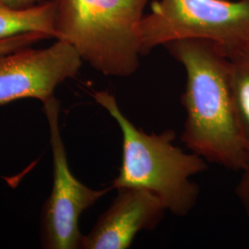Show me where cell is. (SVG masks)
Instances as JSON below:
<instances>
[{
    "mask_svg": "<svg viewBox=\"0 0 249 249\" xmlns=\"http://www.w3.org/2000/svg\"><path fill=\"white\" fill-rule=\"evenodd\" d=\"M141 53L183 39L219 45L227 55L249 45V0H158L139 29Z\"/></svg>",
    "mask_w": 249,
    "mask_h": 249,
    "instance_id": "277c9868",
    "label": "cell"
},
{
    "mask_svg": "<svg viewBox=\"0 0 249 249\" xmlns=\"http://www.w3.org/2000/svg\"><path fill=\"white\" fill-rule=\"evenodd\" d=\"M45 39H50V37L42 33H30L0 40V54L11 53L19 49L31 47L32 45Z\"/></svg>",
    "mask_w": 249,
    "mask_h": 249,
    "instance_id": "30bf717a",
    "label": "cell"
},
{
    "mask_svg": "<svg viewBox=\"0 0 249 249\" xmlns=\"http://www.w3.org/2000/svg\"><path fill=\"white\" fill-rule=\"evenodd\" d=\"M149 1L55 0V39L105 76H132L140 66L139 29Z\"/></svg>",
    "mask_w": 249,
    "mask_h": 249,
    "instance_id": "3957f363",
    "label": "cell"
},
{
    "mask_svg": "<svg viewBox=\"0 0 249 249\" xmlns=\"http://www.w3.org/2000/svg\"><path fill=\"white\" fill-rule=\"evenodd\" d=\"M82 62L76 49L60 40L44 49L0 54V105L26 98L44 103L58 85L76 77Z\"/></svg>",
    "mask_w": 249,
    "mask_h": 249,
    "instance_id": "8992f818",
    "label": "cell"
},
{
    "mask_svg": "<svg viewBox=\"0 0 249 249\" xmlns=\"http://www.w3.org/2000/svg\"><path fill=\"white\" fill-rule=\"evenodd\" d=\"M186 71L181 141L206 161L240 172L249 150L235 114L230 60L213 42L183 39L164 45Z\"/></svg>",
    "mask_w": 249,
    "mask_h": 249,
    "instance_id": "6da1fadb",
    "label": "cell"
},
{
    "mask_svg": "<svg viewBox=\"0 0 249 249\" xmlns=\"http://www.w3.org/2000/svg\"><path fill=\"white\" fill-rule=\"evenodd\" d=\"M55 0H47L27 9H14L0 1V40L30 33L55 38Z\"/></svg>",
    "mask_w": 249,
    "mask_h": 249,
    "instance_id": "ba28073f",
    "label": "cell"
},
{
    "mask_svg": "<svg viewBox=\"0 0 249 249\" xmlns=\"http://www.w3.org/2000/svg\"><path fill=\"white\" fill-rule=\"evenodd\" d=\"M228 57L235 114L249 150V45L230 53Z\"/></svg>",
    "mask_w": 249,
    "mask_h": 249,
    "instance_id": "9c48e42d",
    "label": "cell"
},
{
    "mask_svg": "<svg viewBox=\"0 0 249 249\" xmlns=\"http://www.w3.org/2000/svg\"><path fill=\"white\" fill-rule=\"evenodd\" d=\"M0 1L6 4L7 6L14 9H27L43 2V0H0Z\"/></svg>",
    "mask_w": 249,
    "mask_h": 249,
    "instance_id": "7c38bea8",
    "label": "cell"
},
{
    "mask_svg": "<svg viewBox=\"0 0 249 249\" xmlns=\"http://www.w3.org/2000/svg\"><path fill=\"white\" fill-rule=\"evenodd\" d=\"M240 173L239 181L235 187V194L249 220V153L248 160Z\"/></svg>",
    "mask_w": 249,
    "mask_h": 249,
    "instance_id": "8fae6325",
    "label": "cell"
},
{
    "mask_svg": "<svg viewBox=\"0 0 249 249\" xmlns=\"http://www.w3.org/2000/svg\"><path fill=\"white\" fill-rule=\"evenodd\" d=\"M99 106L116 121L122 133V162L112 189L140 188L157 196L167 212L186 217L196 207L199 187L192 178L208 169V161L175 145L173 129L146 133L124 115L108 90L91 93Z\"/></svg>",
    "mask_w": 249,
    "mask_h": 249,
    "instance_id": "7a4b0ae2",
    "label": "cell"
},
{
    "mask_svg": "<svg viewBox=\"0 0 249 249\" xmlns=\"http://www.w3.org/2000/svg\"><path fill=\"white\" fill-rule=\"evenodd\" d=\"M49 126L53 155V188L41 214V244L45 249H80L81 214L112 190L92 189L75 178L70 169L59 127L60 102L54 97L43 103Z\"/></svg>",
    "mask_w": 249,
    "mask_h": 249,
    "instance_id": "5b68a950",
    "label": "cell"
},
{
    "mask_svg": "<svg viewBox=\"0 0 249 249\" xmlns=\"http://www.w3.org/2000/svg\"><path fill=\"white\" fill-rule=\"evenodd\" d=\"M116 191L112 204L82 236L80 249H129L140 232L155 229L167 213L160 199L147 190L125 187Z\"/></svg>",
    "mask_w": 249,
    "mask_h": 249,
    "instance_id": "52a82bcc",
    "label": "cell"
}]
</instances>
